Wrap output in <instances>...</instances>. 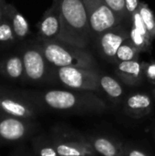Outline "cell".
Segmentation results:
<instances>
[{
    "label": "cell",
    "instance_id": "obj_1",
    "mask_svg": "<svg viewBox=\"0 0 155 156\" xmlns=\"http://www.w3.org/2000/svg\"><path fill=\"white\" fill-rule=\"evenodd\" d=\"M38 109L71 114H100L107 111L106 102L93 91L75 90H21Z\"/></svg>",
    "mask_w": 155,
    "mask_h": 156
},
{
    "label": "cell",
    "instance_id": "obj_2",
    "mask_svg": "<svg viewBox=\"0 0 155 156\" xmlns=\"http://www.w3.org/2000/svg\"><path fill=\"white\" fill-rule=\"evenodd\" d=\"M61 29L57 40L86 48L90 37L88 14L82 0H59Z\"/></svg>",
    "mask_w": 155,
    "mask_h": 156
},
{
    "label": "cell",
    "instance_id": "obj_3",
    "mask_svg": "<svg viewBox=\"0 0 155 156\" xmlns=\"http://www.w3.org/2000/svg\"><path fill=\"white\" fill-rule=\"evenodd\" d=\"M43 52L45 58L53 68L78 67L96 69L97 62L87 49L64 43L60 40L34 41Z\"/></svg>",
    "mask_w": 155,
    "mask_h": 156
},
{
    "label": "cell",
    "instance_id": "obj_4",
    "mask_svg": "<svg viewBox=\"0 0 155 156\" xmlns=\"http://www.w3.org/2000/svg\"><path fill=\"white\" fill-rule=\"evenodd\" d=\"M50 138L58 156H98L88 136L79 131L67 127L56 126L51 130Z\"/></svg>",
    "mask_w": 155,
    "mask_h": 156
},
{
    "label": "cell",
    "instance_id": "obj_5",
    "mask_svg": "<svg viewBox=\"0 0 155 156\" xmlns=\"http://www.w3.org/2000/svg\"><path fill=\"white\" fill-rule=\"evenodd\" d=\"M25 69V82L42 84L53 81L54 68L48 63L39 47L33 41L19 51Z\"/></svg>",
    "mask_w": 155,
    "mask_h": 156
},
{
    "label": "cell",
    "instance_id": "obj_6",
    "mask_svg": "<svg viewBox=\"0 0 155 156\" xmlns=\"http://www.w3.org/2000/svg\"><path fill=\"white\" fill-rule=\"evenodd\" d=\"M100 74L93 69L78 67L54 68L53 80L58 81L69 90L98 91L100 88Z\"/></svg>",
    "mask_w": 155,
    "mask_h": 156
},
{
    "label": "cell",
    "instance_id": "obj_7",
    "mask_svg": "<svg viewBox=\"0 0 155 156\" xmlns=\"http://www.w3.org/2000/svg\"><path fill=\"white\" fill-rule=\"evenodd\" d=\"M88 14L91 37L95 39L106 30L122 21L108 5L105 0H82Z\"/></svg>",
    "mask_w": 155,
    "mask_h": 156
},
{
    "label": "cell",
    "instance_id": "obj_8",
    "mask_svg": "<svg viewBox=\"0 0 155 156\" xmlns=\"http://www.w3.org/2000/svg\"><path fill=\"white\" fill-rule=\"evenodd\" d=\"M38 110L21 90H13L0 86V113L35 120L37 116Z\"/></svg>",
    "mask_w": 155,
    "mask_h": 156
},
{
    "label": "cell",
    "instance_id": "obj_9",
    "mask_svg": "<svg viewBox=\"0 0 155 156\" xmlns=\"http://www.w3.org/2000/svg\"><path fill=\"white\" fill-rule=\"evenodd\" d=\"M33 121L0 113V144H14L27 138L36 129Z\"/></svg>",
    "mask_w": 155,
    "mask_h": 156
},
{
    "label": "cell",
    "instance_id": "obj_10",
    "mask_svg": "<svg viewBox=\"0 0 155 156\" xmlns=\"http://www.w3.org/2000/svg\"><path fill=\"white\" fill-rule=\"evenodd\" d=\"M128 38L130 33L121 24L106 30L96 38L100 54L108 61L114 63L119 48Z\"/></svg>",
    "mask_w": 155,
    "mask_h": 156
},
{
    "label": "cell",
    "instance_id": "obj_11",
    "mask_svg": "<svg viewBox=\"0 0 155 156\" xmlns=\"http://www.w3.org/2000/svg\"><path fill=\"white\" fill-rule=\"evenodd\" d=\"M37 27V39L54 40L58 38L61 29L59 0H53L52 5L43 14V16L41 17Z\"/></svg>",
    "mask_w": 155,
    "mask_h": 156
},
{
    "label": "cell",
    "instance_id": "obj_12",
    "mask_svg": "<svg viewBox=\"0 0 155 156\" xmlns=\"http://www.w3.org/2000/svg\"><path fill=\"white\" fill-rule=\"evenodd\" d=\"M153 110V101L151 97L143 92L129 95L124 102L123 112L126 115L133 119H141L150 114Z\"/></svg>",
    "mask_w": 155,
    "mask_h": 156
},
{
    "label": "cell",
    "instance_id": "obj_13",
    "mask_svg": "<svg viewBox=\"0 0 155 156\" xmlns=\"http://www.w3.org/2000/svg\"><path fill=\"white\" fill-rule=\"evenodd\" d=\"M144 62L140 59L119 62L116 64L115 73L118 78L126 85L136 86L143 82L144 74Z\"/></svg>",
    "mask_w": 155,
    "mask_h": 156
},
{
    "label": "cell",
    "instance_id": "obj_14",
    "mask_svg": "<svg viewBox=\"0 0 155 156\" xmlns=\"http://www.w3.org/2000/svg\"><path fill=\"white\" fill-rule=\"evenodd\" d=\"M0 75L10 80L25 82V69L20 54H11L0 59Z\"/></svg>",
    "mask_w": 155,
    "mask_h": 156
},
{
    "label": "cell",
    "instance_id": "obj_15",
    "mask_svg": "<svg viewBox=\"0 0 155 156\" xmlns=\"http://www.w3.org/2000/svg\"><path fill=\"white\" fill-rule=\"evenodd\" d=\"M5 16L8 18L17 41L24 40L30 34V27L26 18L11 4L5 3Z\"/></svg>",
    "mask_w": 155,
    "mask_h": 156
},
{
    "label": "cell",
    "instance_id": "obj_16",
    "mask_svg": "<svg viewBox=\"0 0 155 156\" xmlns=\"http://www.w3.org/2000/svg\"><path fill=\"white\" fill-rule=\"evenodd\" d=\"M95 152L101 156H122L123 145L112 138L101 135L88 136Z\"/></svg>",
    "mask_w": 155,
    "mask_h": 156
},
{
    "label": "cell",
    "instance_id": "obj_17",
    "mask_svg": "<svg viewBox=\"0 0 155 156\" xmlns=\"http://www.w3.org/2000/svg\"><path fill=\"white\" fill-rule=\"evenodd\" d=\"M100 88L115 103L121 102L123 97V88L120 81L109 75L100 76Z\"/></svg>",
    "mask_w": 155,
    "mask_h": 156
},
{
    "label": "cell",
    "instance_id": "obj_18",
    "mask_svg": "<svg viewBox=\"0 0 155 156\" xmlns=\"http://www.w3.org/2000/svg\"><path fill=\"white\" fill-rule=\"evenodd\" d=\"M32 147L37 156H58L49 135H39L32 140Z\"/></svg>",
    "mask_w": 155,
    "mask_h": 156
},
{
    "label": "cell",
    "instance_id": "obj_19",
    "mask_svg": "<svg viewBox=\"0 0 155 156\" xmlns=\"http://www.w3.org/2000/svg\"><path fill=\"white\" fill-rule=\"evenodd\" d=\"M140 53H141L140 49H138L132 42V40L128 38L119 48L115 56L114 63L117 64L119 62L139 59Z\"/></svg>",
    "mask_w": 155,
    "mask_h": 156
},
{
    "label": "cell",
    "instance_id": "obj_20",
    "mask_svg": "<svg viewBox=\"0 0 155 156\" xmlns=\"http://www.w3.org/2000/svg\"><path fill=\"white\" fill-rule=\"evenodd\" d=\"M17 42L12 26L5 16L0 22V47H10Z\"/></svg>",
    "mask_w": 155,
    "mask_h": 156
},
{
    "label": "cell",
    "instance_id": "obj_21",
    "mask_svg": "<svg viewBox=\"0 0 155 156\" xmlns=\"http://www.w3.org/2000/svg\"><path fill=\"white\" fill-rule=\"evenodd\" d=\"M138 10L140 12L143 23L147 27L152 40H153L155 39V15L153 11L145 2H140Z\"/></svg>",
    "mask_w": 155,
    "mask_h": 156
},
{
    "label": "cell",
    "instance_id": "obj_22",
    "mask_svg": "<svg viewBox=\"0 0 155 156\" xmlns=\"http://www.w3.org/2000/svg\"><path fill=\"white\" fill-rule=\"evenodd\" d=\"M130 33V39L134 44V46L140 49L141 52H149L152 47V41L147 39L145 37L141 35L132 26L129 31Z\"/></svg>",
    "mask_w": 155,
    "mask_h": 156
},
{
    "label": "cell",
    "instance_id": "obj_23",
    "mask_svg": "<svg viewBox=\"0 0 155 156\" xmlns=\"http://www.w3.org/2000/svg\"><path fill=\"white\" fill-rule=\"evenodd\" d=\"M131 20H132V27H133L141 35H143V37H145L147 39L153 41L152 38H151V37H150V34H149V32H148V30H147V27H146L145 24L143 23V19H142V16H141V15H140L139 10H137V11L133 14V16H132V17L131 18Z\"/></svg>",
    "mask_w": 155,
    "mask_h": 156
},
{
    "label": "cell",
    "instance_id": "obj_24",
    "mask_svg": "<svg viewBox=\"0 0 155 156\" xmlns=\"http://www.w3.org/2000/svg\"><path fill=\"white\" fill-rule=\"evenodd\" d=\"M108 5L113 10V12L120 17L122 21L125 17H127L126 7L124 0H105Z\"/></svg>",
    "mask_w": 155,
    "mask_h": 156
},
{
    "label": "cell",
    "instance_id": "obj_25",
    "mask_svg": "<svg viewBox=\"0 0 155 156\" xmlns=\"http://www.w3.org/2000/svg\"><path fill=\"white\" fill-rule=\"evenodd\" d=\"M143 74H144V77L151 83L155 85V61H152L149 63L144 62Z\"/></svg>",
    "mask_w": 155,
    "mask_h": 156
},
{
    "label": "cell",
    "instance_id": "obj_26",
    "mask_svg": "<svg viewBox=\"0 0 155 156\" xmlns=\"http://www.w3.org/2000/svg\"><path fill=\"white\" fill-rule=\"evenodd\" d=\"M122 156H149V154L139 148L130 145H123Z\"/></svg>",
    "mask_w": 155,
    "mask_h": 156
},
{
    "label": "cell",
    "instance_id": "obj_27",
    "mask_svg": "<svg viewBox=\"0 0 155 156\" xmlns=\"http://www.w3.org/2000/svg\"><path fill=\"white\" fill-rule=\"evenodd\" d=\"M124 3H125V7H126L127 17L131 19L133 14L138 10L140 1L139 0H124Z\"/></svg>",
    "mask_w": 155,
    "mask_h": 156
},
{
    "label": "cell",
    "instance_id": "obj_28",
    "mask_svg": "<svg viewBox=\"0 0 155 156\" xmlns=\"http://www.w3.org/2000/svg\"><path fill=\"white\" fill-rule=\"evenodd\" d=\"M10 156H31L30 154H26V153H25V152H23V151H19V149L18 150H16L15 153H13Z\"/></svg>",
    "mask_w": 155,
    "mask_h": 156
},
{
    "label": "cell",
    "instance_id": "obj_29",
    "mask_svg": "<svg viewBox=\"0 0 155 156\" xmlns=\"http://www.w3.org/2000/svg\"><path fill=\"white\" fill-rule=\"evenodd\" d=\"M5 1H3L1 4H0V22H1V20L4 18V16H5V11H4V5H5Z\"/></svg>",
    "mask_w": 155,
    "mask_h": 156
},
{
    "label": "cell",
    "instance_id": "obj_30",
    "mask_svg": "<svg viewBox=\"0 0 155 156\" xmlns=\"http://www.w3.org/2000/svg\"><path fill=\"white\" fill-rule=\"evenodd\" d=\"M3 1H5V0H0V4H1V3H2Z\"/></svg>",
    "mask_w": 155,
    "mask_h": 156
},
{
    "label": "cell",
    "instance_id": "obj_31",
    "mask_svg": "<svg viewBox=\"0 0 155 156\" xmlns=\"http://www.w3.org/2000/svg\"><path fill=\"white\" fill-rule=\"evenodd\" d=\"M154 95H155V91H154Z\"/></svg>",
    "mask_w": 155,
    "mask_h": 156
},
{
    "label": "cell",
    "instance_id": "obj_32",
    "mask_svg": "<svg viewBox=\"0 0 155 156\" xmlns=\"http://www.w3.org/2000/svg\"><path fill=\"white\" fill-rule=\"evenodd\" d=\"M154 135H155V134H154Z\"/></svg>",
    "mask_w": 155,
    "mask_h": 156
}]
</instances>
